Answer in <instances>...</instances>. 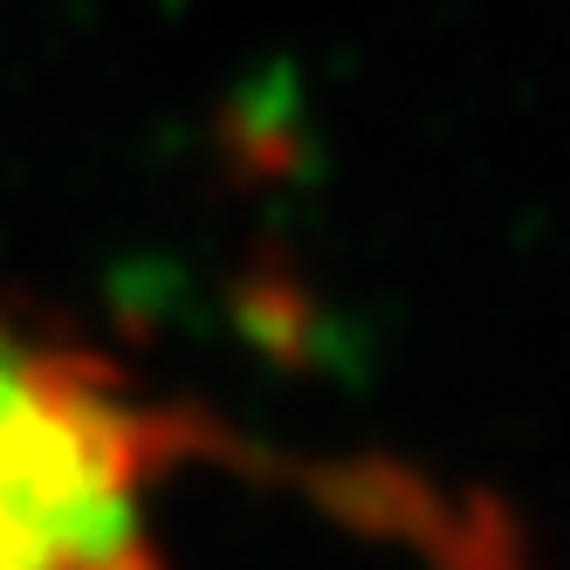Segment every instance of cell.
Segmentation results:
<instances>
[{
	"instance_id": "obj_1",
	"label": "cell",
	"mask_w": 570,
	"mask_h": 570,
	"mask_svg": "<svg viewBox=\"0 0 570 570\" xmlns=\"http://www.w3.org/2000/svg\"><path fill=\"white\" fill-rule=\"evenodd\" d=\"M255 461L214 413L145 399L97 344L0 303V570H166L158 481Z\"/></svg>"
}]
</instances>
